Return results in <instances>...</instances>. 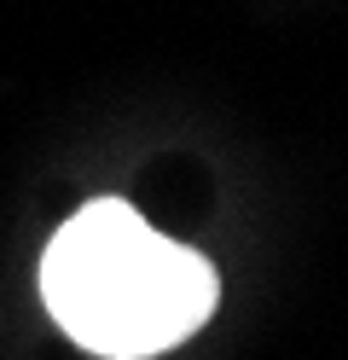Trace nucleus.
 <instances>
[{
  "label": "nucleus",
  "mask_w": 348,
  "mask_h": 360,
  "mask_svg": "<svg viewBox=\"0 0 348 360\" xmlns=\"http://www.w3.org/2000/svg\"><path fill=\"white\" fill-rule=\"evenodd\" d=\"M41 297L64 337L105 360H151L215 314V267L146 227L122 198H93L41 256Z\"/></svg>",
  "instance_id": "obj_1"
}]
</instances>
